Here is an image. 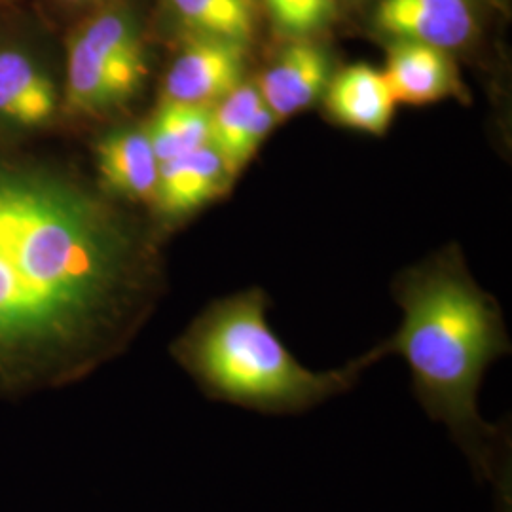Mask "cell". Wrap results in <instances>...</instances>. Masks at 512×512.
Masks as SVG:
<instances>
[{"instance_id":"obj_9","label":"cell","mask_w":512,"mask_h":512,"mask_svg":"<svg viewBox=\"0 0 512 512\" xmlns=\"http://www.w3.org/2000/svg\"><path fill=\"white\" fill-rule=\"evenodd\" d=\"M277 118L264 105L253 82H241L211 109V145L234 179L253 160Z\"/></svg>"},{"instance_id":"obj_4","label":"cell","mask_w":512,"mask_h":512,"mask_svg":"<svg viewBox=\"0 0 512 512\" xmlns=\"http://www.w3.org/2000/svg\"><path fill=\"white\" fill-rule=\"evenodd\" d=\"M147 74V50L133 10H97L67 38L65 110L84 118L107 116L135 99Z\"/></svg>"},{"instance_id":"obj_3","label":"cell","mask_w":512,"mask_h":512,"mask_svg":"<svg viewBox=\"0 0 512 512\" xmlns=\"http://www.w3.org/2000/svg\"><path fill=\"white\" fill-rule=\"evenodd\" d=\"M268 306L262 289L220 298L173 344L175 359L211 401L272 416L304 414L348 393L385 355L378 346L342 368L310 370L270 327Z\"/></svg>"},{"instance_id":"obj_11","label":"cell","mask_w":512,"mask_h":512,"mask_svg":"<svg viewBox=\"0 0 512 512\" xmlns=\"http://www.w3.org/2000/svg\"><path fill=\"white\" fill-rule=\"evenodd\" d=\"M232 177L213 145L160 164L154 203L167 219H181L213 202Z\"/></svg>"},{"instance_id":"obj_8","label":"cell","mask_w":512,"mask_h":512,"mask_svg":"<svg viewBox=\"0 0 512 512\" xmlns=\"http://www.w3.org/2000/svg\"><path fill=\"white\" fill-rule=\"evenodd\" d=\"M330 76L327 52L308 40H298L277 55L256 88L279 122L311 107L327 90Z\"/></svg>"},{"instance_id":"obj_13","label":"cell","mask_w":512,"mask_h":512,"mask_svg":"<svg viewBox=\"0 0 512 512\" xmlns=\"http://www.w3.org/2000/svg\"><path fill=\"white\" fill-rule=\"evenodd\" d=\"M323 95L330 116L338 124L374 135L387 131L397 105L384 71L365 63L349 65L330 76Z\"/></svg>"},{"instance_id":"obj_2","label":"cell","mask_w":512,"mask_h":512,"mask_svg":"<svg viewBox=\"0 0 512 512\" xmlns=\"http://www.w3.org/2000/svg\"><path fill=\"white\" fill-rule=\"evenodd\" d=\"M395 296L403 323L382 344L385 355H403L416 401L448 429L476 482H490L495 490L511 484L509 427L488 423L478 412L486 370L511 351L497 302L458 258H440L403 275Z\"/></svg>"},{"instance_id":"obj_6","label":"cell","mask_w":512,"mask_h":512,"mask_svg":"<svg viewBox=\"0 0 512 512\" xmlns=\"http://www.w3.org/2000/svg\"><path fill=\"white\" fill-rule=\"evenodd\" d=\"M59 109V93L42 54L23 40L0 42V126L46 128Z\"/></svg>"},{"instance_id":"obj_1","label":"cell","mask_w":512,"mask_h":512,"mask_svg":"<svg viewBox=\"0 0 512 512\" xmlns=\"http://www.w3.org/2000/svg\"><path fill=\"white\" fill-rule=\"evenodd\" d=\"M162 287L135 222L71 175L0 162V385L65 384L118 355Z\"/></svg>"},{"instance_id":"obj_14","label":"cell","mask_w":512,"mask_h":512,"mask_svg":"<svg viewBox=\"0 0 512 512\" xmlns=\"http://www.w3.org/2000/svg\"><path fill=\"white\" fill-rule=\"evenodd\" d=\"M186 37L219 38L247 46L255 37L253 0H165Z\"/></svg>"},{"instance_id":"obj_15","label":"cell","mask_w":512,"mask_h":512,"mask_svg":"<svg viewBox=\"0 0 512 512\" xmlns=\"http://www.w3.org/2000/svg\"><path fill=\"white\" fill-rule=\"evenodd\" d=\"M211 109L177 101L160 103L145 126L160 164L211 145Z\"/></svg>"},{"instance_id":"obj_16","label":"cell","mask_w":512,"mask_h":512,"mask_svg":"<svg viewBox=\"0 0 512 512\" xmlns=\"http://www.w3.org/2000/svg\"><path fill=\"white\" fill-rule=\"evenodd\" d=\"M275 27L294 38L325 29L336 16V0H264Z\"/></svg>"},{"instance_id":"obj_5","label":"cell","mask_w":512,"mask_h":512,"mask_svg":"<svg viewBox=\"0 0 512 512\" xmlns=\"http://www.w3.org/2000/svg\"><path fill=\"white\" fill-rule=\"evenodd\" d=\"M245 52L236 42L186 37L165 73L162 101L213 107L243 82Z\"/></svg>"},{"instance_id":"obj_17","label":"cell","mask_w":512,"mask_h":512,"mask_svg":"<svg viewBox=\"0 0 512 512\" xmlns=\"http://www.w3.org/2000/svg\"><path fill=\"white\" fill-rule=\"evenodd\" d=\"M497 512H512V492L509 488L497 492Z\"/></svg>"},{"instance_id":"obj_18","label":"cell","mask_w":512,"mask_h":512,"mask_svg":"<svg viewBox=\"0 0 512 512\" xmlns=\"http://www.w3.org/2000/svg\"><path fill=\"white\" fill-rule=\"evenodd\" d=\"M55 4L63 6V8H82V6H90L99 0H54Z\"/></svg>"},{"instance_id":"obj_10","label":"cell","mask_w":512,"mask_h":512,"mask_svg":"<svg viewBox=\"0 0 512 512\" xmlns=\"http://www.w3.org/2000/svg\"><path fill=\"white\" fill-rule=\"evenodd\" d=\"M95 165L103 192L133 203H154L160 162L147 129L118 128L95 145Z\"/></svg>"},{"instance_id":"obj_7","label":"cell","mask_w":512,"mask_h":512,"mask_svg":"<svg viewBox=\"0 0 512 512\" xmlns=\"http://www.w3.org/2000/svg\"><path fill=\"white\" fill-rule=\"evenodd\" d=\"M374 21L395 40L421 42L446 52L471 42L476 27L469 0H380Z\"/></svg>"},{"instance_id":"obj_12","label":"cell","mask_w":512,"mask_h":512,"mask_svg":"<svg viewBox=\"0 0 512 512\" xmlns=\"http://www.w3.org/2000/svg\"><path fill=\"white\" fill-rule=\"evenodd\" d=\"M384 74L397 103L429 105L459 92L458 73L448 52L421 42L395 40Z\"/></svg>"}]
</instances>
